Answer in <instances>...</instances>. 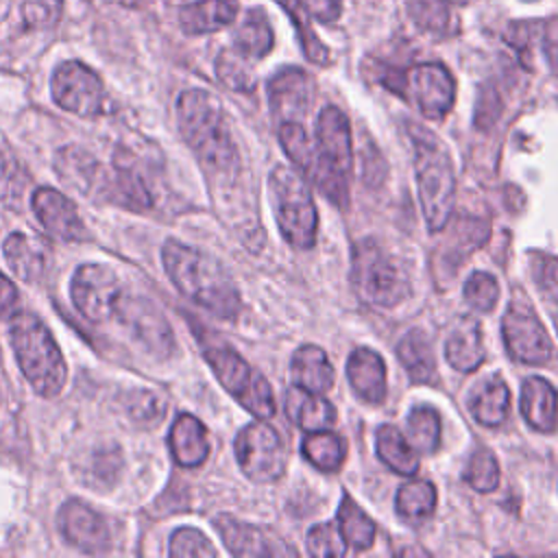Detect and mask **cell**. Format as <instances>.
Instances as JSON below:
<instances>
[{
	"instance_id": "obj_30",
	"label": "cell",
	"mask_w": 558,
	"mask_h": 558,
	"mask_svg": "<svg viewBox=\"0 0 558 558\" xmlns=\"http://www.w3.org/2000/svg\"><path fill=\"white\" fill-rule=\"evenodd\" d=\"M375 449L384 464L399 475H414L418 471V456L408 438L395 425H381L375 434Z\"/></svg>"
},
{
	"instance_id": "obj_20",
	"label": "cell",
	"mask_w": 558,
	"mask_h": 558,
	"mask_svg": "<svg viewBox=\"0 0 558 558\" xmlns=\"http://www.w3.org/2000/svg\"><path fill=\"white\" fill-rule=\"evenodd\" d=\"M521 414L530 427L543 434L558 432V392L543 377H530L521 388Z\"/></svg>"
},
{
	"instance_id": "obj_12",
	"label": "cell",
	"mask_w": 558,
	"mask_h": 558,
	"mask_svg": "<svg viewBox=\"0 0 558 558\" xmlns=\"http://www.w3.org/2000/svg\"><path fill=\"white\" fill-rule=\"evenodd\" d=\"M403 98L412 100L427 120H440L453 107L456 81L442 63H418L405 70Z\"/></svg>"
},
{
	"instance_id": "obj_11",
	"label": "cell",
	"mask_w": 558,
	"mask_h": 558,
	"mask_svg": "<svg viewBox=\"0 0 558 558\" xmlns=\"http://www.w3.org/2000/svg\"><path fill=\"white\" fill-rule=\"evenodd\" d=\"M122 292L118 275L105 264H81L70 283L74 307L92 323L111 320Z\"/></svg>"
},
{
	"instance_id": "obj_48",
	"label": "cell",
	"mask_w": 558,
	"mask_h": 558,
	"mask_svg": "<svg viewBox=\"0 0 558 558\" xmlns=\"http://www.w3.org/2000/svg\"><path fill=\"white\" fill-rule=\"evenodd\" d=\"M499 116V96L495 92H482L475 109V124L486 129Z\"/></svg>"
},
{
	"instance_id": "obj_8",
	"label": "cell",
	"mask_w": 558,
	"mask_h": 558,
	"mask_svg": "<svg viewBox=\"0 0 558 558\" xmlns=\"http://www.w3.org/2000/svg\"><path fill=\"white\" fill-rule=\"evenodd\" d=\"M279 142L294 166L338 207H347L349 203V187L347 177L336 170L314 146L299 122H281L279 126Z\"/></svg>"
},
{
	"instance_id": "obj_23",
	"label": "cell",
	"mask_w": 558,
	"mask_h": 558,
	"mask_svg": "<svg viewBox=\"0 0 558 558\" xmlns=\"http://www.w3.org/2000/svg\"><path fill=\"white\" fill-rule=\"evenodd\" d=\"M286 414L303 432L329 429L336 423V408L318 392L292 386L286 390Z\"/></svg>"
},
{
	"instance_id": "obj_19",
	"label": "cell",
	"mask_w": 558,
	"mask_h": 558,
	"mask_svg": "<svg viewBox=\"0 0 558 558\" xmlns=\"http://www.w3.org/2000/svg\"><path fill=\"white\" fill-rule=\"evenodd\" d=\"M316 146L336 170H340L344 177L351 172V163H353L351 126L347 116L333 105H327L318 113Z\"/></svg>"
},
{
	"instance_id": "obj_31",
	"label": "cell",
	"mask_w": 558,
	"mask_h": 558,
	"mask_svg": "<svg viewBox=\"0 0 558 558\" xmlns=\"http://www.w3.org/2000/svg\"><path fill=\"white\" fill-rule=\"evenodd\" d=\"M510 408V390L504 379H488L471 399V412L477 423L495 427L504 423Z\"/></svg>"
},
{
	"instance_id": "obj_43",
	"label": "cell",
	"mask_w": 558,
	"mask_h": 558,
	"mask_svg": "<svg viewBox=\"0 0 558 558\" xmlns=\"http://www.w3.org/2000/svg\"><path fill=\"white\" fill-rule=\"evenodd\" d=\"M410 9L414 15V22L421 28L445 35V31L449 26V13L445 11L447 4H442L440 0H414V4Z\"/></svg>"
},
{
	"instance_id": "obj_15",
	"label": "cell",
	"mask_w": 558,
	"mask_h": 558,
	"mask_svg": "<svg viewBox=\"0 0 558 558\" xmlns=\"http://www.w3.org/2000/svg\"><path fill=\"white\" fill-rule=\"evenodd\" d=\"M63 538L83 554H105L111 545L105 519L83 499H68L57 514Z\"/></svg>"
},
{
	"instance_id": "obj_27",
	"label": "cell",
	"mask_w": 558,
	"mask_h": 558,
	"mask_svg": "<svg viewBox=\"0 0 558 558\" xmlns=\"http://www.w3.org/2000/svg\"><path fill=\"white\" fill-rule=\"evenodd\" d=\"M447 362L462 373L475 371L484 362L482 327L475 318H462L445 342Z\"/></svg>"
},
{
	"instance_id": "obj_42",
	"label": "cell",
	"mask_w": 558,
	"mask_h": 558,
	"mask_svg": "<svg viewBox=\"0 0 558 558\" xmlns=\"http://www.w3.org/2000/svg\"><path fill=\"white\" fill-rule=\"evenodd\" d=\"M464 299L475 312H490L499 299V283L490 272H473L464 283Z\"/></svg>"
},
{
	"instance_id": "obj_33",
	"label": "cell",
	"mask_w": 558,
	"mask_h": 558,
	"mask_svg": "<svg viewBox=\"0 0 558 558\" xmlns=\"http://www.w3.org/2000/svg\"><path fill=\"white\" fill-rule=\"evenodd\" d=\"M303 456L320 471L333 473L342 466L344 453H347V442L342 436L331 434L327 429L320 432H310V436L301 445Z\"/></svg>"
},
{
	"instance_id": "obj_39",
	"label": "cell",
	"mask_w": 558,
	"mask_h": 558,
	"mask_svg": "<svg viewBox=\"0 0 558 558\" xmlns=\"http://www.w3.org/2000/svg\"><path fill=\"white\" fill-rule=\"evenodd\" d=\"M464 482L477 493H490L499 484V466L488 449H477L464 471Z\"/></svg>"
},
{
	"instance_id": "obj_46",
	"label": "cell",
	"mask_w": 558,
	"mask_h": 558,
	"mask_svg": "<svg viewBox=\"0 0 558 558\" xmlns=\"http://www.w3.org/2000/svg\"><path fill=\"white\" fill-rule=\"evenodd\" d=\"M307 13L323 24H331L342 13V0H303Z\"/></svg>"
},
{
	"instance_id": "obj_1",
	"label": "cell",
	"mask_w": 558,
	"mask_h": 558,
	"mask_svg": "<svg viewBox=\"0 0 558 558\" xmlns=\"http://www.w3.org/2000/svg\"><path fill=\"white\" fill-rule=\"evenodd\" d=\"M177 120L181 135L198 157L207 177H235L240 166L238 146L229 118L216 96L205 89H185L177 100Z\"/></svg>"
},
{
	"instance_id": "obj_32",
	"label": "cell",
	"mask_w": 558,
	"mask_h": 558,
	"mask_svg": "<svg viewBox=\"0 0 558 558\" xmlns=\"http://www.w3.org/2000/svg\"><path fill=\"white\" fill-rule=\"evenodd\" d=\"M338 530L353 549H368L375 541V521L349 495L342 497L338 508Z\"/></svg>"
},
{
	"instance_id": "obj_36",
	"label": "cell",
	"mask_w": 558,
	"mask_h": 558,
	"mask_svg": "<svg viewBox=\"0 0 558 558\" xmlns=\"http://www.w3.org/2000/svg\"><path fill=\"white\" fill-rule=\"evenodd\" d=\"M408 442L414 451L434 453L440 445V416L429 405H416L408 414Z\"/></svg>"
},
{
	"instance_id": "obj_18",
	"label": "cell",
	"mask_w": 558,
	"mask_h": 558,
	"mask_svg": "<svg viewBox=\"0 0 558 558\" xmlns=\"http://www.w3.org/2000/svg\"><path fill=\"white\" fill-rule=\"evenodd\" d=\"M214 527L220 534L225 547L240 558H253V556H286L296 554L294 549L281 545V541H272V536L255 527L251 523H244L235 517L220 514L214 519Z\"/></svg>"
},
{
	"instance_id": "obj_25",
	"label": "cell",
	"mask_w": 558,
	"mask_h": 558,
	"mask_svg": "<svg viewBox=\"0 0 558 558\" xmlns=\"http://www.w3.org/2000/svg\"><path fill=\"white\" fill-rule=\"evenodd\" d=\"M238 11V0H196L179 11V22L187 35H205L229 26Z\"/></svg>"
},
{
	"instance_id": "obj_9",
	"label": "cell",
	"mask_w": 558,
	"mask_h": 558,
	"mask_svg": "<svg viewBox=\"0 0 558 558\" xmlns=\"http://www.w3.org/2000/svg\"><path fill=\"white\" fill-rule=\"evenodd\" d=\"M235 458L244 475L259 484L279 480L288 464V453L279 434L262 418L240 429L235 436Z\"/></svg>"
},
{
	"instance_id": "obj_4",
	"label": "cell",
	"mask_w": 558,
	"mask_h": 558,
	"mask_svg": "<svg viewBox=\"0 0 558 558\" xmlns=\"http://www.w3.org/2000/svg\"><path fill=\"white\" fill-rule=\"evenodd\" d=\"M410 133L414 142V168L423 214L427 227L432 231H440L447 225L456 203L453 163L447 148L432 131L410 124Z\"/></svg>"
},
{
	"instance_id": "obj_47",
	"label": "cell",
	"mask_w": 558,
	"mask_h": 558,
	"mask_svg": "<svg viewBox=\"0 0 558 558\" xmlns=\"http://www.w3.org/2000/svg\"><path fill=\"white\" fill-rule=\"evenodd\" d=\"M536 281L554 299H558V262L541 257L536 262Z\"/></svg>"
},
{
	"instance_id": "obj_41",
	"label": "cell",
	"mask_w": 558,
	"mask_h": 558,
	"mask_svg": "<svg viewBox=\"0 0 558 558\" xmlns=\"http://www.w3.org/2000/svg\"><path fill=\"white\" fill-rule=\"evenodd\" d=\"M172 558H214L218 551L196 527H179L170 536L168 547Z\"/></svg>"
},
{
	"instance_id": "obj_17",
	"label": "cell",
	"mask_w": 558,
	"mask_h": 558,
	"mask_svg": "<svg viewBox=\"0 0 558 558\" xmlns=\"http://www.w3.org/2000/svg\"><path fill=\"white\" fill-rule=\"evenodd\" d=\"M314 83L301 68H281L268 81L270 109L281 122H299L312 105Z\"/></svg>"
},
{
	"instance_id": "obj_6",
	"label": "cell",
	"mask_w": 558,
	"mask_h": 558,
	"mask_svg": "<svg viewBox=\"0 0 558 558\" xmlns=\"http://www.w3.org/2000/svg\"><path fill=\"white\" fill-rule=\"evenodd\" d=\"M353 286L357 296L377 307H395L410 294V277L401 262L373 240L353 248Z\"/></svg>"
},
{
	"instance_id": "obj_13",
	"label": "cell",
	"mask_w": 558,
	"mask_h": 558,
	"mask_svg": "<svg viewBox=\"0 0 558 558\" xmlns=\"http://www.w3.org/2000/svg\"><path fill=\"white\" fill-rule=\"evenodd\" d=\"M113 318L153 355H168L172 351V333L163 314L144 296L122 292Z\"/></svg>"
},
{
	"instance_id": "obj_14",
	"label": "cell",
	"mask_w": 558,
	"mask_h": 558,
	"mask_svg": "<svg viewBox=\"0 0 558 558\" xmlns=\"http://www.w3.org/2000/svg\"><path fill=\"white\" fill-rule=\"evenodd\" d=\"M501 333L510 357L517 362L545 364L551 357V340L530 307L510 305L501 320Z\"/></svg>"
},
{
	"instance_id": "obj_50",
	"label": "cell",
	"mask_w": 558,
	"mask_h": 558,
	"mask_svg": "<svg viewBox=\"0 0 558 558\" xmlns=\"http://www.w3.org/2000/svg\"><path fill=\"white\" fill-rule=\"evenodd\" d=\"M545 52H547V59L551 61L554 70L558 72V20L547 24L545 28Z\"/></svg>"
},
{
	"instance_id": "obj_2",
	"label": "cell",
	"mask_w": 558,
	"mask_h": 558,
	"mask_svg": "<svg viewBox=\"0 0 558 558\" xmlns=\"http://www.w3.org/2000/svg\"><path fill=\"white\" fill-rule=\"evenodd\" d=\"M161 259L170 281L190 301L218 318L231 320L238 316L240 292L220 262L177 240L163 244Z\"/></svg>"
},
{
	"instance_id": "obj_45",
	"label": "cell",
	"mask_w": 558,
	"mask_h": 558,
	"mask_svg": "<svg viewBox=\"0 0 558 558\" xmlns=\"http://www.w3.org/2000/svg\"><path fill=\"white\" fill-rule=\"evenodd\" d=\"M61 11V0H24V20L31 26H46L57 20Z\"/></svg>"
},
{
	"instance_id": "obj_24",
	"label": "cell",
	"mask_w": 558,
	"mask_h": 558,
	"mask_svg": "<svg viewBox=\"0 0 558 558\" xmlns=\"http://www.w3.org/2000/svg\"><path fill=\"white\" fill-rule=\"evenodd\" d=\"M168 442H170V451H172V458L177 460V464L187 466V469L203 464L209 453L207 429L192 414H181L172 423Z\"/></svg>"
},
{
	"instance_id": "obj_5",
	"label": "cell",
	"mask_w": 558,
	"mask_h": 558,
	"mask_svg": "<svg viewBox=\"0 0 558 558\" xmlns=\"http://www.w3.org/2000/svg\"><path fill=\"white\" fill-rule=\"evenodd\" d=\"M270 205L281 235L296 248L316 242L318 214L305 181L288 166H277L268 177Z\"/></svg>"
},
{
	"instance_id": "obj_29",
	"label": "cell",
	"mask_w": 558,
	"mask_h": 558,
	"mask_svg": "<svg viewBox=\"0 0 558 558\" xmlns=\"http://www.w3.org/2000/svg\"><path fill=\"white\" fill-rule=\"evenodd\" d=\"M272 41L275 37L268 15L259 7L248 9L233 33V50H238L248 61L262 59L272 50Z\"/></svg>"
},
{
	"instance_id": "obj_3",
	"label": "cell",
	"mask_w": 558,
	"mask_h": 558,
	"mask_svg": "<svg viewBox=\"0 0 558 558\" xmlns=\"http://www.w3.org/2000/svg\"><path fill=\"white\" fill-rule=\"evenodd\" d=\"M9 338L20 371L35 392L41 397L59 395L68 379V366L48 327L31 312H15Z\"/></svg>"
},
{
	"instance_id": "obj_38",
	"label": "cell",
	"mask_w": 558,
	"mask_h": 558,
	"mask_svg": "<svg viewBox=\"0 0 558 558\" xmlns=\"http://www.w3.org/2000/svg\"><path fill=\"white\" fill-rule=\"evenodd\" d=\"M218 78L238 92H251L255 87V76L248 68V59L242 57L238 50H222L216 61Z\"/></svg>"
},
{
	"instance_id": "obj_34",
	"label": "cell",
	"mask_w": 558,
	"mask_h": 558,
	"mask_svg": "<svg viewBox=\"0 0 558 558\" xmlns=\"http://www.w3.org/2000/svg\"><path fill=\"white\" fill-rule=\"evenodd\" d=\"M275 2L279 7H283V11L292 17L294 28H296V37H299L301 48H303V54L316 65H327L329 63V50L318 39V35L314 33L312 22H310V13H307L303 0H275Z\"/></svg>"
},
{
	"instance_id": "obj_44",
	"label": "cell",
	"mask_w": 558,
	"mask_h": 558,
	"mask_svg": "<svg viewBox=\"0 0 558 558\" xmlns=\"http://www.w3.org/2000/svg\"><path fill=\"white\" fill-rule=\"evenodd\" d=\"M129 414L137 421V423H159L163 416V403L146 390L133 392V399L129 401Z\"/></svg>"
},
{
	"instance_id": "obj_49",
	"label": "cell",
	"mask_w": 558,
	"mask_h": 558,
	"mask_svg": "<svg viewBox=\"0 0 558 558\" xmlns=\"http://www.w3.org/2000/svg\"><path fill=\"white\" fill-rule=\"evenodd\" d=\"M20 294L11 279L0 272V318H11L17 312Z\"/></svg>"
},
{
	"instance_id": "obj_28",
	"label": "cell",
	"mask_w": 558,
	"mask_h": 558,
	"mask_svg": "<svg viewBox=\"0 0 558 558\" xmlns=\"http://www.w3.org/2000/svg\"><path fill=\"white\" fill-rule=\"evenodd\" d=\"M397 355L414 384H432L436 379L434 349L421 329H412L399 340Z\"/></svg>"
},
{
	"instance_id": "obj_52",
	"label": "cell",
	"mask_w": 558,
	"mask_h": 558,
	"mask_svg": "<svg viewBox=\"0 0 558 558\" xmlns=\"http://www.w3.org/2000/svg\"><path fill=\"white\" fill-rule=\"evenodd\" d=\"M551 318H554V327H556V331H558V307H554V314H551Z\"/></svg>"
},
{
	"instance_id": "obj_7",
	"label": "cell",
	"mask_w": 558,
	"mask_h": 558,
	"mask_svg": "<svg viewBox=\"0 0 558 558\" xmlns=\"http://www.w3.org/2000/svg\"><path fill=\"white\" fill-rule=\"evenodd\" d=\"M203 355L222 388L253 416L268 421L275 416V397L266 377L255 371L231 347L220 342H203Z\"/></svg>"
},
{
	"instance_id": "obj_37",
	"label": "cell",
	"mask_w": 558,
	"mask_h": 558,
	"mask_svg": "<svg viewBox=\"0 0 558 558\" xmlns=\"http://www.w3.org/2000/svg\"><path fill=\"white\" fill-rule=\"evenodd\" d=\"M28 183L31 177L24 166L9 153H0V203L9 207H20Z\"/></svg>"
},
{
	"instance_id": "obj_21",
	"label": "cell",
	"mask_w": 558,
	"mask_h": 558,
	"mask_svg": "<svg viewBox=\"0 0 558 558\" xmlns=\"http://www.w3.org/2000/svg\"><path fill=\"white\" fill-rule=\"evenodd\" d=\"M4 259L9 264V268L13 270V275L26 283L39 281L46 270H48V257L50 251L48 246L26 233H11L4 240Z\"/></svg>"
},
{
	"instance_id": "obj_10",
	"label": "cell",
	"mask_w": 558,
	"mask_h": 558,
	"mask_svg": "<svg viewBox=\"0 0 558 558\" xmlns=\"http://www.w3.org/2000/svg\"><path fill=\"white\" fill-rule=\"evenodd\" d=\"M52 100L76 116L94 118L105 111V85L100 76L81 61H63L50 78Z\"/></svg>"
},
{
	"instance_id": "obj_26",
	"label": "cell",
	"mask_w": 558,
	"mask_h": 558,
	"mask_svg": "<svg viewBox=\"0 0 558 558\" xmlns=\"http://www.w3.org/2000/svg\"><path fill=\"white\" fill-rule=\"evenodd\" d=\"M290 375L294 386H301L312 392H327L333 386V366L327 353L316 344H303L292 355Z\"/></svg>"
},
{
	"instance_id": "obj_51",
	"label": "cell",
	"mask_w": 558,
	"mask_h": 558,
	"mask_svg": "<svg viewBox=\"0 0 558 558\" xmlns=\"http://www.w3.org/2000/svg\"><path fill=\"white\" fill-rule=\"evenodd\" d=\"M442 4H451V7H466V4H471L473 0H440Z\"/></svg>"
},
{
	"instance_id": "obj_35",
	"label": "cell",
	"mask_w": 558,
	"mask_h": 558,
	"mask_svg": "<svg viewBox=\"0 0 558 558\" xmlns=\"http://www.w3.org/2000/svg\"><path fill=\"white\" fill-rule=\"evenodd\" d=\"M395 506L403 519L423 521L436 508V488L427 480H412L399 488Z\"/></svg>"
},
{
	"instance_id": "obj_40",
	"label": "cell",
	"mask_w": 558,
	"mask_h": 558,
	"mask_svg": "<svg viewBox=\"0 0 558 558\" xmlns=\"http://www.w3.org/2000/svg\"><path fill=\"white\" fill-rule=\"evenodd\" d=\"M307 551L314 558H340L347 554V541L342 538L338 523H318L307 532Z\"/></svg>"
},
{
	"instance_id": "obj_22",
	"label": "cell",
	"mask_w": 558,
	"mask_h": 558,
	"mask_svg": "<svg viewBox=\"0 0 558 558\" xmlns=\"http://www.w3.org/2000/svg\"><path fill=\"white\" fill-rule=\"evenodd\" d=\"M347 377L357 397L379 403L386 397V364L373 349H355L347 362Z\"/></svg>"
},
{
	"instance_id": "obj_16",
	"label": "cell",
	"mask_w": 558,
	"mask_h": 558,
	"mask_svg": "<svg viewBox=\"0 0 558 558\" xmlns=\"http://www.w3.org/2000/svg\"><path fill=\"white\" fill-rule=\"evenodd\" d=\"M31 203L37 220L52 238L63 242H83L89 238L74 203L65 194L52 187H39L33 192Z\"/></svg>"
}]
</instances>
